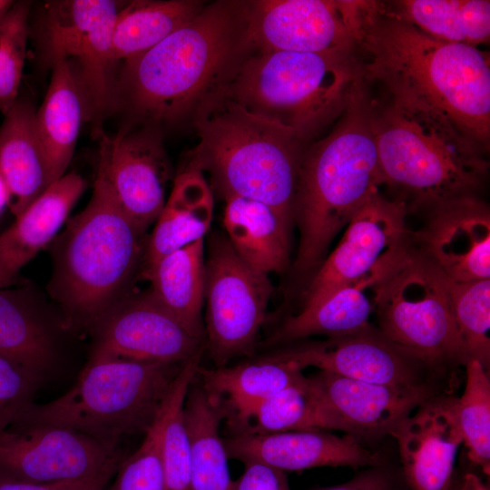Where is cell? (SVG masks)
Segmentation results:
<instances>
[{"mask_svg":"<svg viewBox=\"0 0 490 490\" xmlns=\"http://www.w3.org/2000/svg\"><path fill=\"white\" fill-rule=\"evenodd\" d=\"M201 355L184 363L161 409L163 490H190L191 449L183 404L189 386L197 375Z\"/></svg>","mask_w":490,"mask_h":490,"instance_id":"obj_34","label":"cell"},{"mask_svg":"<svg viewBox=\"0 0 490 490\" xmlns=\"http://www.w3.org/2000/svg\"><path fill=\"white\" fill-rule=\"evenodd\" d=\"M366 1H247L255 53H325L357 47Z\"/></svg>","mask_w":490,"mask_h":490,"instance_id":"obj_12","label":"cell"},{"mask_svg":"<svg viewBox=\"0 0 490 490\" xmlns=\"http://www.w3.org/2000/svg\"><path fill=\"white\" fill-rule=\"evenodd\" d=\"M0 128V176L9 191V206L19 216L54 182L40 142L35 112L16 100Z\"/></svg>","mask_w":490,"mask_h":490,"instance_id":"obj_23","label":"cell"},{"mask_svg":"<svg viewBox=\"0 0 490 490\" xmlns=\"http://www.w3.org/2000/svg\"><path fill=\"white\" fill-rule=\"evenodd\" d=\"M410 246L372 272L339 289L321 303L301 309L296 315L288 317L264 341V347H281L315 335L346 336L370 325L368 319L375 311L379 286Z\"/></svg>","mask_w":490,"mask_h":490,"instance_id":"obj_22","label":"cell"},{"mask_svg":"<svg viewBox=\"0 0 490 490\" xmlns=\"http://www.w3.org/2000/svg\"><path fill=\"white\" fill-rule=\"evenodd\" d=\"M213 207L212 191L204 174L182 167L146 240L143 268L203 239L211 224Z\"/></svg>","mask_w":490,"mask_h":490,"instance_id":"obj_24","label":"cell"},{"mask_svg":"<svg viewBox=\"0 0 490 490\" xmlns=\"http://www.w3.org/2000/svg\"><path fill=\"white\" fill-rule=\"evenodd\" d=\"M205 4L198 0H142L124 4L113 32V62H123L148 51L194 18Z\"/></svg>","mask_w":490,"mask_h":490,"instance_id":"obj_32","label":"cell"},{"mask_svg":"<svg viewBox=\"0 0 490 490\" xmlns=\"http://www.w3.org/2000/svg\"><path fill=\"white\" fill-rule=\"evenodd\" d=\"M16 275L11 273L0 261V289L14 284Z\"/></svg>","mask_w":490,"mask_h":490,"instance_id":"obj_44","label":"cell"},{"mask_svg":"<svg viewBox=\"0 0 490 490\" xmlns=\"http://www.w3.org/2000/svg\"><path fill=\"white\" fill-rule=\"evenodd\" d=\"M162 425L160 410L137 450L119 465L114 480L107 490H163Z\"/></svg>","mask_w":490,"mask_h":490,"instance_id":"obj_39","label":"cell"},{"mask_svg":"<svg viewBox=\"0 0 490 490\" xmlns=\"http://www.w3.org/2000/svg\"><path fill=\"white\" fill-rule=\"evenodd\" d=\"M124 212L144 232L160 215L172 179L162 130L143 126L102 135L98 171Z\"/></svg>","mask_w":490,"mask_h":490,"instance_id":"obj_17","label":"cell"},{"mask_svg":"<svg viewBox=\"0 0 490 490\" xmlns=\"http://www.w3.org/2000/svg\"><path fill=\"white\" fill-rule=\"evenodd\" d=\"M185 362L90 358L67 392L31 404L13 423L64 427L118 446L152 426Z\"/></svg>","mask_w":490,"mask_h":490,"instance_id":"obj_8","label":"cell"},{"mask_svg":"<svg viewBox=\"0 0 490 490\" xmlns=\"http://www.w3.org/2000/svg\"><path fill=\"white\" fill-rule=\"evenodd\" d=\"M84 120L85 104L74 74L66 61H58L52 65L46 94L35 112L36 131L54 182L64 175Z\"/></svg>","mask_w":490,"mask_h":490,"instance_id":"obj_29","label":"cell"},{"mask_svg":"<svg viewBox=\"0 0 490 490\" xmlns=\"http://www.w3.org/2000/svg\"><path fill=\"white\" fill-rule=\"evenodd\" d=\"M0 355L41 377L54 356L49 331L24 296L3 289H0Z\"/></svg>","mask_w":490,"mask_h":490,"instance_id":"obj_33","label":"cell"},{"mask_svg":"<svg viewBox=\"0 0 490 490\" xmlns=\"http://www.w3.org/2000/svg\"><path fill=\"white\" fill-rule=\"evenodd\" d=\"M204 240H198L144 267L154 299L191 333L205 340Z\"/></svg>","mask_w":490,"mask_h":490,"instance_id":"obj_28","label":"cell"},{"mask_svg":"<svg viewBox=\"0 0 490 490\" xmlns=\"http://www.w3.org/2000/svg\"><path fill=\"white\" fill-rule=\"evenodd\" d=\"M450 280V279H449ZM453 312L467 359L490 367V279L449 282Z\"/></svg>","mask_w":490,"mask_h":490,"instance_id":"obj_37","label":"cell"},{"mask_svg":"<svg viewBox=\"0 0 490 490\" xmlns=\"http://www.w3.org/2000/svg\"><path fill=\"white\" fill-rule=\"evenodd\" d=\"M194 378L183 404L191 449L190 490H232L229 457L220 435L223 421L220 408L200 379L194 381Z\"/></svg>","mask_w":490,"mask_h":490,"instance_id":"obj_30","label":"cell"},{"mask_svg":"<svg viewBox=\"0 0 490 490\" xmlns=\"http://www.w3.org/2000/svg\"><path fill=\"white\" fill-rule=\"evenodd\" d=\"M28 2H15L0 16V111L17 100L29 34Z\"/></svg>","mask_w":490,"mask_h":490,"instance_id":"obj_38","label":"cell"},{"mask_svg":"<svg viewBox=\"0 0 490 490\" xmlns=\"http://www.w3.org/2000/svg\"><path fill=\"white\" fill-rule=\"evenodd\" d=\"M255 53L247 24V1L219 0L148 51L122 62L115 107L144 126L191 123L226 92Z\"/></svg>","mask_w":490,"mask_h":490,"instance_id":"obj_1","label":"cell"},{"mask_svg":"<svg viewBox=\"0 0 490 490\" xmlns=\"http://www.w3.org/2000/svg\"><path fill=\"white\" fill-rule=\"evenodd\" d=\"M407 213L402 201L374 192L352 216L338 245L312 276L302 309L321 303L405 251L411 244Z\"/></svg>","mask_w":490,"mask_h":490,"instance_id":"obj_13","label":"cell"},{"mask_svg":"<svg viewBox=\"0 0 490 490\" xmlns=\"http://www.w3.org/2000/svg\"><path fill=\"white\" fill-rule=\"evenodd\" d=\"M121 460L117 445L64 427L13 423L0 433V475L22 482L79 480Z\"/></svg>","mask_w":490,"mask_h":490,"instance_id":"obj_14","label":"cell"},{"mask_svg":"<svg viewBox=\"0 0 490 490\" xmlns=\"http://www.w3.org/2000/svg\"><path fill=\"white\" fill-rule=\"evenodd\" d=\"M451 490H489V487L473 473H466L463 478L453 485Z\"/></svg>","mask_w":490,"mask_h":490,"instance_id":"obj_43","label":"cell"},{"mask_svg":"<svg viewBox=\"0 0 490 490\" xmlns=\"http://www.w3.org/2000/svg\"><path fill=\"white\" fill-rule=\"evenodd\" d=\"M411 240L451 281L490 279V211L476 195L431 210Z\"/></svg>","mask_w":490,"mask_h":490,"instance_id":"obj_19","label":"cell"},{"mask_svg":"<svg viewBox=\"0 0 490 490\" xmlns=\"http://www.w3.org/2000/svg\"><path fill=\"white\" fill-rule=\"evenodd\" d=\"M449 279L412 244L381 283L376 299L377 328L434 368L466 365L455 319Z\"/></svg>","mask_w":490,"mask_h":490,"instance_id":"obj_9","label":"cell"},{"mask_svg":"<svg viewBox=\"0 0 490 490\" xmlns=\"http://www.w3.org/2000/svg\"><path fill=\"white\" fill-rule=\"evenodd\" d=\"M85 186L80 174H64L0 234V261L11 273L16 275L55 237Z\"/></svg>","mask_w":490,"mask_h":490,"instance_id":"obj_25","label":"cell"},{"mask_svg":"<svg viewBox=\"0 0 490 490\" xmlns=\"http://www.w3.org/2000/svg\"><path fill=\"white\" fill-rule=\"evenodd\" d=\"M357 53L367 83H379L392 100L447 120L488 151V54L434 39L374 1L362 12Z\"/></svg>","mask_w":490,"mask_h":490,"instance_id":"obj_2","label":"cell"},{"mask_svg":"<svg viewBox=\"0 0 490 490\" xmlns=\"http://www.w3.org/2000/svg\"><path fill=\"white\" fill-rule=\"evenodd\" d=\"M144 234L97 174L88 204L68 221L55 246L50 289L68 319L96 326L121 299L144 258Z\"/></svg>","mask_w":490,"mask_h":490,"instance_id":"obj_6","label":"cell"},{"mask_svg":"<svg viewBox=\"0 0 490 490\" xmlns=\"http://www.w3.org/2000/svg\"><path fill=\"white\" fill-rule=\"evenodd\" d=\"M261 357L289 362L302 370L314 367L341 377L388 386H431L429 374L436 369L371 325L323 341L284 345Z\"/></svg>","mask_w":490,"mask_h":490,"instance_id":"obj_15","label":"cell"},{"mask_svg":"<svg viewBox=\"0 0 490 490\" xmlns=\"http://www.w3.org/2000/svg\"><path fill=\"white\" fill-rule=\"evenodd\" d=\"M14 1L0 0V16L5 13L14 4Z\"/></svg>","mask_w":490,"mask_h":490,"instance_id":"obj_46","label":"cell"},{"mask_svg":"<svg viewBox=\"0 0 490 490\" xmlns=\"http://www.w3.org/2000/svg\"><path fill=\"white\" fill-rule=\"evenodd\" d=\"M390 13L441 42L477 47L489 41L488 0H402Z\"/></svg>","mask_w":490,"mask_h":490,"instance_id":"obj_31","label":"cell"},{"mask_svg":"<svg viewBox=\"0 0 490 490\" xmlns=\"http://www.w3.org/2000/svg\"><path fill=\"white\" fill-rule=\"evenodd\" d=\"M229 458L261 462L286 471L319 466L369 467L383 464L377 451L352 436L326 430H296L265 435H231L223 439Z\"/></svg>","mask_w":490,"mask_h":490,"instance_id":"obj_21","label":"cell"},{"mask_svg":"<svg viewBox=\"0 0 490 490\" xmlns=\"http://www.w3.org/2000/svg\"><path fill=\"white\" fill-rule=\"evenodd\" d=\"M124 4L112 0L49 2L38 26V46L47 64L66 61L81 89L86 121L99 123L115 107L116 63L112 38Z\"/></svg>","mask_w":490,"mask_h":490,"instance_id":"obj_10","label":"cell"},{"mask_svg":"<svg viewBox=\"0 0 490 490\" xmlns=\"http://www.w3.org/2000/svg\"><path fill=\"white\" fill-rule=\"evenodd\" d=\"M197 375L206 392L218 402L227 425L258 402L306 378L296 365L262 357L210 369L200 366Z\"/></svg>","mask_w":490,"mask_h":490,"instance_id":"obj_26","label":"cell"},{"mask_svg":"<svg viewBox=\"0 0 490 490\" xmlns=\"http://www.w3.org/2000/svg\"><path fill=\"white\" fill-rule=\"evenodd\" d=\"M224 201L225 234L240 257L267 275L283 272L289 266L290 229L261 201L236 195Z\"/></svg>","mask_w":490,"mask_h":490,"instance_id":"obj_27","label":"cell"},{"mask_svg":"<svg viewBox=\"0 0 490 490\" xmlns=\"http://www.w3.org/2000/svg\"><path fill=\"white\" fill-rule=\"evenodd\" d=\"M227 426L231 435L316 430L314 399L308 377L258 402Z\"/></svg>","mask_w":490,"mask_h":490,"instance_id":"obj_35","label":"cell"},{"mask_svg":"<svg viewBox=\"0 0 490 490\" xmlns=\"http://www.w3.org/2000/svg\"><path fill=\"white\" fill-rule=\"evenodd\" d=\"M371 119L372 99L362 81L331 132L304 151L294 203L297 277L318 270L336 235L384 184Z\"/></svg>","mask_w":490,"mask_h":490,"instance_id":"obj_3","label":"cell"},{"mask_svg":"<svg viewBox=\"0 0 490 490\" xmlns=\"http://www.w3.org/2000/svg\"><path fill=\"white\" fill-rule=\"evenodd\" d=\"M191 125L198 142L182 167L209 173L223 199L241 196L270 206L290 229L301 159L309 143L290 128L256 114L225 93Z\"/></svg>","mask_w":490,"mask_h":490,"instance_id":"obj_4","label":"cell"},{"mask_svg":"<svg viewBox=\"0 0 490 490\" xmlns=\"http://www.w3.org/2000/svg\"><path fill=\"white\" fill-rule=\"evenodd\" d=\"M205 343L215 368L252 357L274 287L244 261L225 233H211L204 263Z\"/></svg>","mask_w":490,"mask_h":490,"instance_id":"obj_11","label":"cell"},{"mask_svg":"<svg viewBox=\"0 0 490 490\" xmlns=\"http://www.w3.org/2000/svg\"><path fill=\"white\" fill-rule=\"evenodd\" d=\"M243 464V473L233 481L232 490H290L284 471L257 461Z\"/></svg>","mask_w":490,"mask_h":490,"instance_id":"obj_41","label":"cell"},{"mask_svg":"<svg viewBox=\"0 0 490 490\" xmlns=\"http://www.w3.org/2000/svg\"><path fill=\"white\" fill-rule=\"evenodd\" d=\"M399 479L384 464L369 466L349 481L316 490H403Z\"/></svg>","mask_w":490,"mask_h":490,"instance_id":"obj_42","label":"cell"},{"mask_svg":"<svg viewBox=\"0 0 490 490\" xmlns=\"http://www.w3.org/2000/svg\"><path fill=\"white\" fill-rule=\"evenodd\" d=\"M316 430H339L358 440L378 439L435 397L432 386L379 385L318 371L308 377Z\"/></svg>","mask_w":490,"mask_h":490,"instance_id":"obj_16","label":"cell"},{"mask_svg":"<svg viewBox=\"0 0 490 490\" xmlns=\"http://www.w3.org/2000/svg\"><path fill=\"white\" fill-rule=\"evenodd\" d=\"M95 327L90 358L185 362L204 348L205 340L191 333L150 290L121 299Z\"/></svg>","mask_w":490,"mask_h":490,"instance_id":"obj_18","label":"cell"},{"mask_svg":"<svg viewBox=\"0 0 490 490\" xmlns=\"http://www.w3.org/2000/svg\"><path fill=\"white\" fill-rule=\"evenodd\" d=\"M455 398L433 397L391 432L407 490L452 489L456 456L463 443Z\"/></svg>","mask_w":490,"mask_h":490,"instance_id":"obj_20","label":"cell"},{"mask_svg":"<svg viewBox=\"0 0 490 490\" xmlns=\"http://www.w3.org/2000/svg\"><path fill=\"white\" fill-rule=\"evenodd\" d=\"M466 386L455 398L456 420L471 463L490 474V379L476 360L466 363Z\"/></svg>","mask_w":490,"mask_h":490,"instance_id":"obj_36","label":"cell"},{"mask_svg":"<svg viewBox=\"0 0 490 490\" xmlns=\"http://www.w3.org/2000/svg\"><path fill=\"white\" fill-rule=\"evenodd\" d=\"M8 203H9V191L4 180L0 176V214L2 213L5 205Z\"/></svg>","mask_w":490,"mask_h":490,"instance_id":"obj_45","label":"cell"},{"mask_svg":"<svg viewBox=\"0 0 490 490\" xmlns=\"http://www.w3.org/2000/svg\"><path fill=\"white\" fill-rule=\"evenodd\" d=\"M41 377L0 355V433L31 404Z\"/></svg>","mask_w":490,"mask_h":490,"instance_id":"obj_40","label":"cell"},{"mask_svg":"<svg viewBox=\"0 0 490 490\" xmlns=\"http://www.w3.org/2000/svg\"><path fill=\"white\" fill-rule=\"evenodd\" d=\"M364 81L357 47L325 53H254L225 95L309 143L339 118Z\"/></svg>","mask_w":490,"mask_h":490,"instance_id":"obj_7","label":"cell"},{"mask_svg":"<svg viewBox=\"0 0 490 490\" xmlns=\"http://www.w3.org/2000/svg\"><path fill=\"white\" fill-rule=\"evenodd\" d=\"M371 121L384 183L408 211L475 195L487 150L453 123L392 99L372 100Z\"/></svg>","mask_w":490,"mask_h":490,"instance_id":"obj_5","label":"cell"}]
</instances>
